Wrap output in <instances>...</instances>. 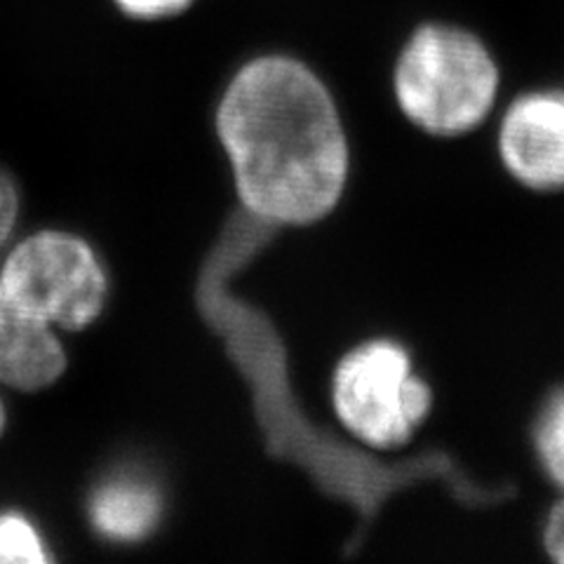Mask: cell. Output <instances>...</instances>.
Listing matches in <instances>:
<instances>
[{"mask_svg": "<svg viewBox=\"0 0 564 564\" xmlns=\"http://www.w3.org/2000/svg\"><path fill=\"white\" fill-rule=\"evenodd\" d=\"M17 219V191L6 174H0V245L12 231Z\"/></svg>", "mask_w": 564, "mask_h": 564, "instance_id": "12", "label": "cell"}, {"mask_svg": "<svg viewBox=\"0 0 564 564\" xmlns=\"http://www.w3.org/2000/svg\"><path fill=\"white\" fill-rule=\"evenodd\" d=\"M191 0H118V6L134 17H167L184 10Z\"/></svg>", "mask_w": 564, "mask_h": 564, "instance_id": "10", "label": "cell"}, {"mask_svg": "<svg viewBox=\"0 0 564 564\" xmlns=\"http://www.w3.org/2000/svg\"><path fill=\"white\" fill-rule=\"evenodd\" d=\"M499 66L466 29L421 24L400 50L393 87L400 111L431 134L478 128L499 95Z\"/></svg>", "mask_w": 564, "mask_h": 564, "instance_id": "2", "label": "cell"}, {"mask_svg": "<svg viewBox=\"0 0 564 564\" xmlns=\"http://www.w3.org/2000/svg\"><path fill=\"white\" fill-rule=\"evenodd\" d=\"M240 200L271 224H313L337 207L348 144L325 83L292 57L240 68L217 113Z\"/></svg>", "mask_w": 564, "mask_h": 564, "instance_id": "1", "label": "cell"}, {"mask_svg": "<svg viewBox=\"0 0 564 564\" xmlns=\"http://www.w3.org/2000/svg\"><path fill=\"white\" fill-rule=\"evenodd\" d=\"M66 367V352L52 329L29 325L0 308V381L39 391L55 383Z\"/></svg>", "mask_w": 564, "mask_h": 564, "instance_id": "6", "label": "cell"}, {"mask_svg": "<svg viewBox=\"0 0 564 564\" xmlns=\"http://www.w3.org/2000/svg\"><path fill=\"white\" fill-rule=\"evenodd\" d=\"M106 275L83 240L45 231L14 247L0 273V308L45 327L80 329L99 315Z\"/></svg>", "mask_w": 564, "mask_h": 564, "instance_id": "3", "label": "cell"}, {"mask_svg": "<svg viewBox=\"0 0 564 564\" xmlns=\"http://www.w3.org/2000/svg\"><path fill=\"white\" fill-rule=\"evenodd\" d=\"M161 516L158 494L137 480H118L101 487L93 499V520L111 539L132 541L149 534Z\"/></svg>", "mask_w": 564, "mask_h": 564, "instance_id": "7", "label": "cell"}, {"mask_svg": "<svg viewBox=\"0 0 564 564\" xmlns=\"http://www.w3.org/2000/svg\"><path fill=\"white\" fill-rule=\"evenodd\" d=\"M536 454L549 478L564 491V391L553 395L539 416Z\"/></svg>", "mask_w": 564, "mask_h": 564, "instance_id": "8", "label": "cell"}, {"mask_svg": "<svg viewBox=\"0 0 564 564\" xmlns=\"http://www.w3.org/2000/svg\"><path fill=\"white\" fill-rule=\"evenodd\" d=\"M545 551L549 555L564 564V501H560L545 522Z\"/></svg>", "mask_w": 564, "mask_h": 564, "instance_id": "11", "label": "cell"}, {"mask_svg": "<svg viewBox=\"0 0 564 564\" xmlns=\"http://www.w3.org/2000/svg\"><path fill=\"white\" fill-rule=\"evenodd\" d=\"M47 555L35 529L22 516L0 518V562L41 564Z\"/></svg>", "mask_w": 564, "mask_h": 564, "instance_id": "9", "label": "cell"}, {"mask_svg": "<svg viewBox=\"0 0 564 564\" xmlns=\"http://www.w3.org/2000/svg\"><path fill=\"white\" fill-rule=\"evenodd\" d=\"M6 426V412H3V404H0V431Z\"/></svg>", "mask_w": 564, "mask_h": 564, "instance_id": "13", "label": "cell"}, {"mask_svg": "<svg viewBox=\"0 0 564 564\" xmlns=\"http://www.w3.org/2000/svg\"><path fill=\"white\" fill-rule=\"evenodd\" d=\"M332 398L344 426L377 449L410 443L433 404L429 383L412 372L410 352L386 339L348 352L334 375Z\"/></svg>", "mask_w": 564, "mask_h": 564, "instance_id": "4", "label": "cell"}, {"mask_svg": "<svg viewBox=\"0 0 564 564\" xmlns=\"http://www.w3.org/2000/svg\"><path fill=\"white\" fill-rule=\"evenodd\" d=\"M506 170L529 188H564V93H532L510 104L499 130Z\"/></svg>", "mask_w": 564, "mask_h": 564, "instance_id": "5", "label": "cell"}]
</instances>
